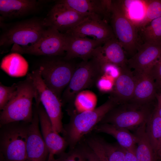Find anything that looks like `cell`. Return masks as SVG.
Masks as SVG:
<instances>
[{"label": "cell", "instance_id": "1", "mask_svg": "<svg viewBox=\"0 0 161 161\" xmlns=\"http://www.w3.org/2000/svg\"><path fill=\"white\" fill-rule=\"evenodd\" d=\"M118 105L111 96L104 103L93 110L69 114L70 121L63 126V134L71 150L74 149L85 135L95 129L105 115Z\"/></svg>", "mask_w": 161, "mask_h": 161}, {"label": "cell", "instance_id": "2", "mask_svg": "<svg viewBox=\"0 0 161 161\" xmlns=\"http://www.w3.org/2000/svg\"><path fill=\"white\" fill-rule=\"evenodd\" d=\"M17 84L16 95L0 112V126L18 121L30 123L33 119L32 100L37 95L36 86L29 73Z\"/></svg>", "mask_w": 161, "mask_h": 161}, {"label": "cell", "instance_id": "3", "mask_svg": "<svg viewBox=\"0 0 161 161\" xmlns=\"http://www.w3.org/2000/svg\"><path fill=\"white\" fill-rule=\"evenodd\" d=\"M30 123L18 121L0 126V153L5 161H27L26 146Z\"/></svg>", "mask_w": 161, "mask_h": 161}, {"label": "cell", "instance_id": "4", "mask_svg": "<svg viewBox=\"0 0 161 161\" xmlns=\"http://www.w3.org/2000/svg\"><path fill=\"white\" fill-rule=\"evenodd\" d=\"M61 56L49 57L40 63L38 69L46 86L61 100L77 64L73 60Z\"/></svg>", "mask_w": 161, "mask_h": 161}, {"label": "cell", "instance_id": "5", "mask_svg": "<svg viewBox=\"0 0 161 161\" xmlns=\"http://www.w3.org/2000/svg\"><path fill=\"white\" fill-rule=\"evenodd\" d=\"M110 19L116 38L124 51L132 56L141 44L138 30L126 15L120 0H112Z\"/></svg>", "mask_w": 161, "mask_h": 161}, {"label": "cell", "instance_id": "6", "mask_svg": "<svg viewBox=\"0 0 161 161\" xmlns=\"http://www.w3.org/2000/svg\"><path fill=\"white\" fill-rule=\"evenodd\" d=\"M102 75L100 62L95 57L77 64L71 80L62 93L61 100L63 106L66 103L71 105L78 93L92 86Z\"/></svg>", "mask_w": 161, "mask_h": 161}, {"label": "cell", "instance_id": "7", "mask_svg": "<svg viewBox=\"0 0 161 161\" xmlns=\"http://www.w3.org/2000/svg\"><path fill=\"white\" fill-rule=\"evenodd\" d=\"M42 20L31 19L18 22L4 30L0 37V47L5 49L12 44L27 47L37 42L46 29Z\"/></svg>", "mask_w": 161, "mask_h": 161}, {"label": "cell", "instance_id": "8", "mask_svg": "<svg viewBox=\"0 0 161 161\" xmlns=\"http://www.w3.org/2000/svg\"><path fill=\"white\" fill-rule=\"evenodd\" d=\"M66 36L56 29L48 27L36 43L27 47L14 44L13 52L48 56H62L65 53Z\"/></svg>", "mask_w": 161, "mask_h": 161}, {"label": "cell", "instance_id": "9", "mask_svg": "<svg viewBox=\"0 0 161 161\" xmlns=\"http://www.w3.org/2000/svg\"><path fill=\"white\" fill-rule=\"evenodd\" d=\"M114 108L109 112L100 122L128 130L136 129L147 122L151 113L148 106H140L125 103Z\"/></svg>", "mask_w": 161, "mask_h": 161}, {"label": "cell", "instance_id": "10", "mask_svg": "<svg viewBox=\"0 0 161 161\" xmlns=\"http://www.w3.org/2000/svg\"><path fill=\"white\" fill-rule=\"evenodd\" d=\"M29 74L36 88L38 97L50 120L54 130L63 134V105L61 100L46 86L38 68Z\"/></svg>", "mask_w": 161, "mask_h": 161}, {"label": "cell", "instance_id": "11", "mask_svg": "<svg viewBox=\"0 0 161 161\" xmlns=\"http://www.w3.org/2000/svg\"><path fill=\"white\" fill-rule=\"evenodd\" d=\"M64 34L81 38L91 37L103 44L116 37L111 27L106 20L97 15L88 16L75 27Z\"/></svg>", "mask_w": 161, "mask_h": 161}, {"label": "cell", "instance_id": "12", "mask_svg": "<svg viewBox=\"0 0 161 161\" xmlns=\"http://www.w3.org/2000/svg\"><path fill=\"white\" fill-rule=\"evenodd\" d=\"M87 17L58 2L42 20V23L44 27L53 28L64 34L75 27Z\"/></svg>", "mask_w": 161, "mask_h": 161}, {"label": "cell", "instance_id": "13", "mask_svg": "<svg viewBox=\"0 0 161 161\" xmlns=\"http://www.w3.org/2000/svg\"><path fill=\"white\" fill-rule=\"evenodd\" d=\"M37 107L41 134L49 152L47 161H57L54 156H61L64 154L68 143L64 137L54 130L50 120L41 103Z\"/></svg>", "mask_w": 161, "mask_h": 161}, {"label": "cell", "instance_id": "14", "mask_svg": "<svg viewBox=\"0 0 161 161\" xmlns=\"http://www.w3.org/2000/svg\"><path fill=\"white\" fill-rule=\"evenodd\" d=\"M33 119L29 125L27 143V161H47L49 152L39 127L37 107L33 109Z\"/></svg>", "mask_w": 161, "mask_h": 161}, {"label": "cell", "instance_id": "15", "mask_svg": "<svg viewBox=\"0 0 161 161\" xmlns=\"http://www.w3.org/2000/svg\"><path fill=\"white\" fill-rule=\"evenodd\" d=\"M161 55V44H141L136 52L127 60L129 67L136 73L150 70Z\"/></svg>", "mask_w": 161, "mask_h": 161}, {"label": "cell", "instance_id": "16", "mask_svg": "<svg viewBox=\"0 0 161 161\" xmlns=\"http://www.w3.org/2000/svg\"><path fill=\"white\" fill-rule=\"evenodd\" d=\"M64 34L66 42L64 57L67 60H72L78 58L83 61H87L92 57L95 49L103 44L95 39Z\"/></svg>", "mask_w": 161, "mask_h": 161}, {"label": "cell", "instance_id": "17", "mask_svg": "<svg viewBox=\"0 0 161 161\" xmlns=\"http://www.w3.org/2000/svg\"><path fill=\"white\" fill-rule=\"evenodd\" d=\"M112 0H63L58 2L63 4L80 14L88 16L92 15L110 18Z\"/></svg>", "mask_w": 161, "mask_h": 161}, {"label": "cell", "instance_id": "18", "mask_svg": "<svg viewBox=\"0 0 161 161\" xmlns=\"http://www.w3.org/2000/svg\"><path fill=\"white\" fill-rule=\"evenodd\" d=\"M137 81L134 72L128 66L121 68L119 75L115 80L111 96L119 104L130 102L131 100Z\"/></svg>", "mask_w": 161, "mask_h": 161}, {"label": "cell", "instance_id": "19", "mask_svg": "<svg viewBox=\"0 0 161 161\" xmlns=\"http://www.w3.org/2000/svg\"><path fill=\"white\" fill-rule=\"evenodd\" d=\"M150 70L139 73L134 72L137 81L130 103L140 106L146 105L155 96L156 84Z\"/></svg>", "mask_w": 161, "mask_h": 161}, {"label": "cell", "instance_id": "20", "mask_svg": "<svg viewBox=\"0 0 161 161\" xmlns=\"http://www.w3.org/2000/svg\"><path fill=\"white\" fill-rule=\"evenodd\" d=\"M93 57L114 64L120 68L128 66L124 49L118 40L114 38L96 48Z\"/></svg>", "mask_w": 161, "mask_h": 161}, {"label": "cell", "instance_id": "21", "mask_svg": "<svg viewBox=\"0 0 161 161\" xmlns=\"http://www.w3.org/2000/svg\"><path fill=\"white\" fill-rule=\"evenodd\" d=\"M38 4L35 0H0V14L4 18H18L35 11Z\"/></svg>", "mask_w": 161, "mask_h": 161}, {"label": "cell", "instance_id": "22", "mask_svg": "<svg viewBox=\"0 0 161 161\" xmlns=\"http://www.w3.org/2000/svg\"><path fill=\"white\" fill-rule=\"evenodd\" d=\"M96 131L111 135L117 141L118 143L126 149L136 147L138 139L134 134L131 133L128 129L108 123H103L95 128Z\"/></svg>", "mask_w": 161, "mask_h": 161}, {"label": "cell", "instance_id": "23", "mask_svg": "<svg viewBox=\"0 0 161 161\" xmlns=\"http://www.w3.org/2000/svg\"><path fill=\"white\" fill-rule=\"evenodd\" d=\"M146 122L139 126L136 129L135 134L138 139L135 150L137 161H157V154L146 134Z\"/></svg>", "mask_w": 161, "mask_h": 161}, {"label": "cell", "instance_id": "24", "mask_svg": "<svg viewBox=\"0 0 161 161\" xmlns=\"http://www.w3.org/2000/svg\"><path fill=\"white\" fill-rule=\"evenodd\" d=\"M28 64L20 54L13 52L4 57L1 64V68L9 75L15 77L26 75L28 69Z\"/></svg>", "mask_w": 161, "mask_h": 161}, {"label": "cell", "instance_id": "25", "mask_svg": "<svg viewBox=\"0 0 161 161\" xmlns=\"http://www.w3.org/2000/svg\"><path fill=\"white\" fill-rule=\"evenodd\" d=\"M146 131L150 143L156 154L161 143V118L156 108L151 113L146 122Z\"/></svg>", "mask_w": 161, "mask_h": 161}, {"label": "cell", "instance_id": "26", "mask_svg": "<svg viewBox=\"0 0 161 161\" xmlns=\"http://www.w3.org/2000/svg\"><path fill=\"white\" fill-rule=\"evenodd\" d=\"M97 97L95 93L89 90H83L78 93L75 96L73 103L75 112L79 113L93 110L95 108Z\"/></svg>", "mask_w": 161, "mask_h": 161}, {"label": "cell", "instance_id": "27", "mask_svg": "<svg viewBox=\"0 0 161 161\" xmlns=\"http://www.w3.org/2000/svg\"><path fill=\"white\" fill-rule=\"evenodd\" d=\"M139 30L143 43L161 44V17Z\"/></svg>", "mask_w": 161, "mask_h": 161}, {"label": "cell", "instance_id": "28", "mask_svg": "<svg viewBox=\"0 0 161 161\" xmlns=\"http://www.w3.org/2000/svg\"><path fill=\"white\" fill-rule=\"evenodd\" d=\"M146 2L145 17L136 26L138 30L147 25L153 20L161 17V0H146Z\"/></svg>", "mask_w": 161, "mask_h": 161}, {"label": "cell", "instance_id": "29", "mask_svg": "<svg viewBox=\"0 0 161 161\" xmlns=\"http://www.w3.org/2000/svg\"><path fill=\"white\" fill-rule=\"evenodd\" d=\"M101 141L109 161H125V149L118 143H109L101 139Z\"/></svg>", "mask_w": 161, "mask_h": 161}, {"label": "cell", "instance_id": "30", "mask_svg": "<svg viewBox=\"0 0 161 161\" xmlns=\"http://www.w3.org/2000/svg\"><path fill=\"white\" fill-rule=\"evenodd\" d=\"M17 90V83L11 86L0 83V110L1 111L16 95Z\"/></svg>", "mask_w": 161, "mask_h": 161}, {"label": "cell", "instance_id": "31", "mask_svg": "<svg viewBox=\"0 0 161 161\" xmlns=\"http://www.w3.org/2000/svg\"><path fill=\"white\" fill-rule=\"evenodd\" d=\"M88 146L95 153L100 161H109L103 150L101 139L92 138L87 140Z\"/></svg>", "mask_w": 161, "mask_h": 161}, {"label": "cell", "instance_id": "32", "mask_svg": "<svg viewBox=\"0 0 161 161\" xmlns=\"http://www.w3.org/2000/svg\"><path fill=\"white\" fill-rule=\"evenodd\" d=\"M71 150L61 155L57 161H87L82 148Z\"/></svg>", "mask_w": 161, "mask_h": 161}, {"label": "cell", "instance_id": "33", "mask_svg": "<svg viewBox=\"0 0 161 161\" xmlns=\"http://www.w3.org/2000/svg\"><path fill=\"white\" fill-rule=\"evenodd\" d=\"M115 80L109 76L102 75L97 79L95 84L100 92H112L114 89Z\"/></svg>", "mask_w": 161, "mask_h": 161}, {"label": "cell", "instance_id": "34", "mask_svg": "<svg viewBox=\"0 0 161 161\" xmlns=\"http://www.w3.org/2000/svg\"><path fill=\"white\" fill-rule=\"evenodd\" d=\"M97 59L101 64L103 75L109 76L115 80L120 74L121 68L113 64Z\"/></svg>", "mask_w": 161, "mask_h": 161}, {"label": "cell", "instance_id": "35", "mask_svg": "<svg viewBox=\"0 0 161 161\" xmlns=\"http://www.w3.org/2000/svg\"><path fill=\"white\" fill-rule=\"evenodd\" d=\"M150 71L159 84L161 82V55Z\"/></svg>", "mask_w": 161, "mask_h": 161}, {"label": "cell", "instance_id": "36", "mask_svg": "<svg viewBox=\"0 0 161 161\" xmlns=\"http://www.w3.org/2000/svg\"><path fill=\"white\" fill-rule=\"evenodd\" d=\"M82 148L87 161H100L96 155L89 147Z\"/></svg>", "mask_w": 161, "mask_h": 161}, {"label": "cell", "instance_id": "37", "mask_svg": "<svg viewBox=\"0 0 161 161\" xmlns=\"http://www.w3.org/2000/svg\"><path fill=\"white\" fill-rule=\"evenodd\" d=\"M136 147L126 149L125 161H137L135 154Z\"/></svg>", "mask_w": 161, "mask_h": 161}, {"label": "cell", "instance_id": "38", "mask_svg": "<svg viewBox=\"0 0 161 161\" xmlns=\"http://www.w3.org/2000/svg\"><path fill=\"white\" fill-rule=\"evenodd\" d=\"M157 105L156 108L159 115L161 118V102L158 100H157Z\"/></svg>", "mask_w": 161, "mask_h": 161}, {"label": "cell", "instance_id": "39", "mask_svg": "<svg viewBox=\"0 0 161 161\" xmlns=\"http://www.w3.org/2000/svg\"><path fill=\"white\" fill-rule=\"evenodd\" d=\"M156 154L157 157L161 159V143Z\"/></svg>", "mask_w": 161, "mask_h": 161}, {"label": "cell", "instance_id": "40", "mask_svg": "<svg viewBox=\"0 0 161 161\" xmlns=\"http://www.w3.org/2000/svg\"><path fill=\"white\" fill-rule=\"evenodd\" d=\"M157 99L159 100L161 102V93L159 95L157 96Z\"/></svg>", "mask_w": 161, "mask_h": 161}, {"label": "cell", "instance_id": "41", "mask_svg": "<svg viewBox=\"0 0 161 161\" xmlns=\"http://www.w3.org/2000/svg\"><path fill=\"white\" fill-rule=\"evenodd\" d=\"M159 85L160 86H161V82L160 83V84H159Z\"/></svg>", "mask_w": 161, "mask_h": 161}]
</instances>
